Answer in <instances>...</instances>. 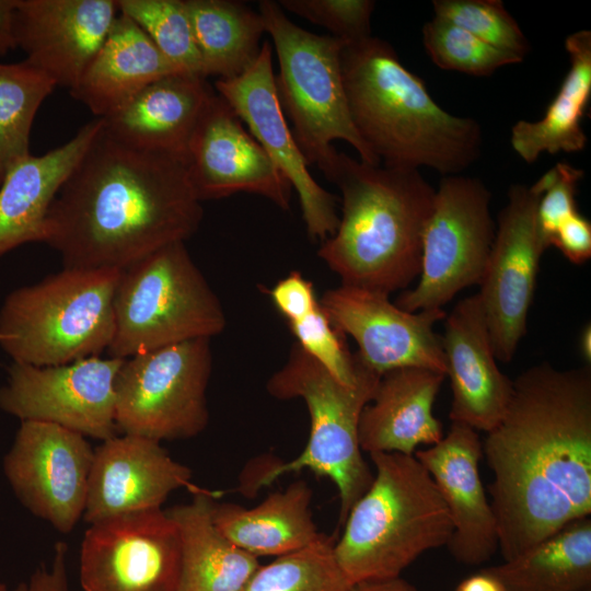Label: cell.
Returning <instances> with one entry per match:
<instances>
[{
    "instance_id": "ba28073f",
    "label": "cell",
    "mask_w": 591,
    "mask_h": 591,
    "mask_svg": "<svg viewBox=\"0 0 591 591\" xmlns=\"http://www.w3.org/2000/svg\"><path fill=\"white\" fill-rule=\"evenodd\" d=\"M258 12L278 57L277 96L309 165L322 172L337 153L334 140L348 142L361 162L380 165L350 116L340 61L346 42L300 27L278 2L263 0Z\"/></svg>"
},
{
    "instance_id": "c3c4849f",
    "label": "cell",
    "mask_w": 591,
    "mask_h": 591,
    "mask_svg": "<svg viewBox=\"0 0 591 591\" xmlns=\"http://www.w3.org/2000/svg\"><path fill=\"white\" fill-rule=\"evenodd\" d=\"M581 591H591V588H588V589H584V590H581Z\"/></svg>"
},
{
    "instance_id": "836d02e7",
    "label": "cell",
    "mask_w": 591,
    "mask_h": 591,
    "mask_svg": "<svg viewBox=\"0 0 591 591\" xmlns=\"http://www.w3.org/2000/svg\"><path fill=\"white\" fill-rule=\"evenodd\" d=\"M116 2L118 11L130 18L175 67L204 78L185 0Z\"/></svg>"
},
{
    "instance_id": "7402d4cb",
    "label": "cell",
    "mask_w": 591,
    "mask_h": 591,
    "mask_svg": "<svg viewBox=\"0 0 591 591\" xmlns=\"http://www.w3.org/2000/svg\"><path fill=\"white\" fill-rule=\"evenodd\" d=\"M440 337L452 390L451 421L491 431L506 413L513 381L496 363L478 293L457 302Z\"/></svg>"
},
{
    "instance_id": "b9f144b4",
    "label": "cell",
    "mask_w": 591,
    "mask_h": 591,
    "mask_svg": "<svg viewBox=\"0 0 591 591\" xmlns=\"http://www.w3.org/2000/svg\"><path fill=\"white\" fill-rule=\"evenodd\" d=\"M67 553L66 543H56L50 565L43 564L37 567L31 577L13 591H69Z\"/></svg>"
},
{
    "instance_id": "6da1fadb",
    "label": "cell",
    "mask_w": 591,
    "mask_h": 591,
    "mask_svg": "<svg viewBox=\"0 0 591 591\" xmlns=\"http://www.w3.org/2000/svg\"><path fill=\"white\" fill-rule=\"evenodd\" d=\"M498 549L510 560L591 514V368L542 362L513 381L483 443Z\"/></svg>"
},
{
    "instance_id": "7c38bea8",
    "label": "cell",
    "mask_w": 591,
    "mask_h": 591,
    "mask_svg": "<svg viewBox=\"0 0 591 591\" xmlns=\"http://www.w3.org/2000/svg\"><path fill=\"white\" fill-rule=\"evenodd\" d=\"M123 361L96 356L51 367L12 362L0 408L21 421L49 422L104 441L118 432L115 379Z\"/></svg>"
},
{
    "instance_id": "4316f807",
    "label": "cell",
    "mask_w": 591,
    "mask_h": 591,
    "mask_svg": "<svg viewBox=\"0 0 591 591\" xmlns=\"http://www.w3.org/2000/svg\"><path fill=\"white\" fill-rule=\"evenodd\" d=\"M220 495L201 488L192 501L165 510L179 536L178 591H244L260 566L216 528L213 498Z\"/></svg>"
},
{
    "instance_id": "2e32d148",
    "label": "cell",
    "mask_w": 591,
    "mask_h": 591,
    "mask_svg": "<svg viewBox=\"0 0 591 591\" xmlns=\"http://www.w3.org/2000/svg\"><path fill=\"white\" fill-rule=\"evenodd\" d=\"M390 294L340 285L318 300L331 324L358 345L359 359L384 373L407 367L445 374L441 337L433 326L445 318L443 309L408 312L392 303Z\"/></svg>"
},
{
    "instance_id": "30bf717a",
    "label": "cell",
    "mask_w": 591,
    "mask_h": 591,
    "mask_svg": "<svg viewBox=\"0 0 591 591\" xmlns=\"http://www.w3.org/2000/svg\"><path fill=\"white\" fill-rule=\"evenodd\" d=\"M210 338H195L124 359L115 379L118 432L157 441L189 439L209 421Z\"/></svg>"
},
{
    "instance_id": "cb8c5ba5",
    "label": "cell",
    "mask_w": 591,
    "mask_h": 591,
    "mask_svg": "<svg viewBox=\"0 0 591 591\" xmlns=\"http://www.w3.org/2000/svg\"><path fill=\"white\" fill-rule=\"evenodd\" d=\"M213 93L201 77L169 74L102 118L104 129L129 147L186 158L193 130Z\"/></svg>"
},
{
    "instance_id": "ab89813d",
    "label": "cell",
    "mask_w": 591,
    "mask_h": 591,
    "mask_svg": "<svg viewBox=\"0 0 591 591\" xmlns=\"http://www.w3.org/2000/svg\"><path fill=\"white\" fill-rule=\"evenodd\" d=\"M269 296L288 324L306 317L320 305L313 283L297 270L279 280Z\"/></svg>"
},
{
    "instance_id": "1f68e13d",
    "label": "cell",
    "mask_w": 591,
    "mask_h": 591,
    "mask_svg": "<svg viewBox=\"0 0 591 591\" xmlns=\"http://www.w3.org/2000/svg\"><path fill=\"white\" fill-rule=\"evenodd\" d=\"M56 86L25 60L0 63V185L13 166L31 154L33 121Z\"/></svg>"
},
{
    "instance_id": "83f0119b",
    "label": "cell",
    "mask_w": 591,
    "mask_h": 591,
    "mask_svg": "<svg viewBox=\"0 0 591 591\" xmlns=\"http://www.w3.org/2000/svg\"><path fill=\"white\" fill-rule=\"evenodd\" d=\"M312 489L303 479L282 491L271 493L258 506L247 509L236 503L213 505L216 528L241 549L259 556H282L302 549L323 533L312 519Z\"/></svg>"
},
{
    "instance_id": "f35d334b",
    "label": "cell",
    "mask_w": 591,
    "mask_h": 591,
    "mask_svg": "<svg viewBox=\"0 0 591 591\" xmlns=\"http://www.w3.org/2000/svg\"><path fill=\"white\" fill-rule=\"evenodd\" d=\"M583 171L560 162L534 184L542 193L536 209V229L545 250L553 245L561 223L577 210L576 195Z\"/></svg>"
},
{
    "instance_id": "277c9868",
    "label": "cell",
    "mask_w": 591,
    "mask_h": 591,
    "mask_svg": "<svg viewBox=\"0 0 591 591\" xmlns=\"http://www.w3.org/2000/svg\"><path fill=\"white\" fill-rule=\"evenodd\" d=\"M341 193L335 233L317 255L341 285L390 294L420 274L436 189L419 170L370 165L344 152L322 171Z\"/></svg>"
},
{
    "instance_id": "8d00e7d4",
    "label": "cell",
    "mask_w": 591,
    "mask_h": 591,
    "mask_svg": "<svg viewBox=\"0 0 591 591\" xmlns=\"http://www.w3.org/2000/svg\"><path fill=\"white\" fill-rule=\"evenodd\" d=\"M288 326L297 344L334 378L346 385L355 384L358 375L356 355L349 351L345 335L331 324L321 305Z\"/></svg>"
},
{
    "instance_id": "f1b7e54d",
    "label": "cell",
    "mask_w": 591,
    "mask_h": 591,
    "mask_svg": "<svg viewBox=\"0 0 591 591\" xmlns=\"http://www.w3.org/2000/svg\"><path fill=\"white\" fill-rule=\"evenodd\" d=\"M570 68L544 116L519 120L511 130V146L526 163L543 152L572 153L583 150L587 136L581 119L591 97V32L570 34L565 40Z\"/></svg>"
},
{
    "instance_id": "d6986e66",
    "label": "cell",
    "mask_w": 591,
    "mask_h": 591,
    "mask_svg": "<svg viewBox=\"0 0 591 591\" xmlns=\"http://www.w3.org/2000/svg\"><path fill=\"white\" fill-rule=\"evenodd\" d=\"M192 471L173 460L160 441L114 436L94 450L83 519L95 523L109 518L161 509L181 488H201L190 482Z\"/></svg>"
},
{
    "instance_id": "ac0fdd59",
    "label": "cell",
    "mask_w": 591,
    "mask_h": 591,
    "mask_svg": "<svg viewBox=\"0 0 591 591\" xmlns=\"http://www.w3.org/2000/svg\"><path fill=\"white\" fill-rule=\"evenodd\" d=\"M186 164L200 201L248 193L290 208V183L216 91L193 130Z\"/></svg>"
},
{
    "instance_id": "d4e9b609",
    "label": "cell",
    "mask_w": 591,
    "mask_h": 591,
    "mask_svg": "<svg viewBox=\"0 0 591 591\" xmlns=\"http://www.w3.org/2000/svg\"><path fill=\"white\" fill-rule=\"evenodd\" d=\"M103 126L96 118L63 144L42 155H27L0 185V257L32 242L45 240L50 205Z\"/></svg>"
},
{
    "instance_id": "7dc6e473",
    "label": "cell",
    "mask_w": 591,
    "mask_h": 591,
    "mask_svg": "<svg viewBox=\"0 0 591 591\" xmlns=\"http://www.w3.org/2000/svg\"><path fill=\"white\" fill-rule=\"evenodd\" d=\"M0 591H9L7 586L2 582H0Z\"/></svg>"
},
{
    "instance_id": "74e56055",
    "label": "cell",
    "mask_w": 591,
    "mask_h": 591,
    "mask_svg": "<svg viewBox=\"0 0 591 591\" xmlns=\"http://www.w3.org/2000/svg\"><path fill=\"white\" fill-rule=\"evenodd\" d=\"M278 4L311 23L328 30L346 43L371 36V0H280Z\"/></svg>"
},
{
    "instance_id": "bcb514c9",
    "label": "cell",
    "mask_w": 591,
    "mask_h": 591,
    "mask_svg": "<svg viewBox=\"0 0 591 591\" xmlns=\"http://www.w3.org/2000/svg\"><path fill=\"white\" fill-rule=\"evenodd\" d=\"M580 351L588 364L591 362V327L590 324L586 325L580 334Z\"/></svg>"
},
{
    "instance_id": "8992f818",
    "label": "cell",
    "mask_w": 591,
    "mask_h": 591,
    "mask_svg": "<svg viewBox=\"0 0 591 591\" xmlns=\"http://www.w3.org/2000/svg\"><path fill=\"white\" fill-rule=\"evenodd\" d=\"M358 375L346 385L309 356L297 343L285 364L267 381L269 395L286 401L301 398L310 414L311 429L304 450L286 463L256 466L253 476H244L239 490L255 494L277 478L303 468L331 478L338 490V529L355 502L367 491L373 473L361 454L359 418L371 401L381 375L368 368L355 352Z\"/></svg>"
},
{
    "instance_id": "5b68a950",
    "label": "cell",
    "mask_w": 591,
    "mask_h": 591,
    "mask_svg": "<svg viewBox=\"0 0 591 591\" xmlns=\"http://www.w3.org/2000/svg\"><path fill=\"white\" fill-rule=\"evenodd\" d=\"M370 457L373 480L350 509L334 545L352 586L401 577L421 554L447 546L453 532L449 511L415 455L376 452Z\"/></svg>"
},
{
    "instance_id": "603a6c76",
    "label": "cell",
    "mask_w": 591,
    "mask_h": 591,
    "mask_svg": "<svg viewBox=\"0 0 591 591\" xmlns=\"http://www.w3.org/2000/svg\"><path fill=\"white\" fill-rule=\"evenodd\" d=\"M444 378L442 372L417 367L381 375L359 418L361 451L414 455L418 445L441 440L442 424L432 409Z\"/></svg>"
},
{
    "instance_id": "484cf974",
    "label": "cell",
    "mask_w": 591,
    "mask_h": 591,
    "mask_svg": "<svg viewBox=\"0 0 591 591\" xmlns=\"http://www.w3.org/2000/svg\"><path fill=\"white\" fill-rule=\"evenodd\" d=\"M178 72L183 71L118 11L97 54L69 92L97 118H106L150 83Z\"/></svg>"
},
{
    "instance_id": "f6af8a7d",
    "label": "cell",
    "mask_w": 591,
    "mask_h": 591,
    "mask_svg": "<svg viewBox=\"0 0 591 591\" xmlns=\"http://www.w3.org/2000/svg\"><path fill=\"white\" fill-rule=\"evenodd\" d=\"M351 591H418L401 577L354 584Z\"/></svg>"
},
{
    "instance_id": "e0dca14e",
    "label": "cell",
    "mask_w": 591,
    "mask_h": 591,
    "mask_svg": "<svg viewBox=\"0 0 591 591\" xmlns=\"http://www.w3.org/2000/svg\"><path fill=\"white\" fill-rule=\"evenodd\" d=\"M215 88L297 192L309 237L323 242L332 236L339 223L336 196L310 174L288 126L277 96L271 45L264 42L246 71L233 79H217Z\"/></svg>"
},
{
    "instance_id": "4dcf8cb0",
    "label": "cell",
    "mask_w": 591,
    "mask_h": 591,
    "mask_svg": "<svg viewBox=\"0 0 591 591\" xmlns=\"http://www.w3.org/2000/svg\"><path fill=\"white\" fill-rule=\"evenodd\" d=\"M185 4L205 79H233L253 65L266 32L258 11L232 0H185Z\"/></svg>"
},
{
    "instance_id": "60d3db41",
    "label": "cell",
    "mask_w": 591,
    "mask_h": 591,
    "mask_svg": "<svg viewBox=\"0 0 591 591\" xmlns=\"http://www.w3.org/2000/svg\"><path fill=\"white\" fill-rule=\"evenodd\" d=\"M553 245L573 264H582L591 257V224L578 211L559 227Z\"/></svg>"
},
{
    "instance_id": "3957f363",
    "label": "cell",
    "mask_w": 591,
    "mask_h": 591,
    "mask_svg": "<svg viewBox=\"0 0 591 591\" xmlns=\"http://www.w3.org/2000/svg\"><path fill=\"white\" fill-rule=\"evenodd\" d=\"M340 61L352 123L384 166H426L447 176L478 158L479 124L443 109L387 42L369 36L346 43Z\"/></svg>"
},
{
    "instance_id": "52a82bcc",
    "label": "cell",
    "mask_w": 591,
    "mask_h": 591,
    "mask_svg": "<svg viewBox=\"0 0 591 591\" xmlns=\"http://www.w3.org/2000/svg\"><path fill=\"white\" fill-rule=\"evenodd\" d=\"M121 270L63 267L9 293L0 309V348L12 362L67 364L107 350Z\"/></svg>"
},
{
    "instance_id": "d6a6232c",
    "label": "cell",
    "mask_w": 591,
    "mask_h": 591,
    "mask_svg": "<svg viewBox=\"0 0 591 591\" xmlns=\"http://www.w3.org/2000/svg\"><path fill=\"white\" fill-rule=\"evenodd\" d=\"M335 537L315 543L259 566L244 591H351L335 554Z\"/></svg>"
},
{
    "instance_id": "4fadbf2b",
    "label": "cell",
    "mask_w": 591,
    "mask_h": 591,
    "mask_svg": "<svg viewBox=\"0 0 591 591\" xmlns=\"http://www.w3.org/2000/svg\"><path fill=\"white\" fill-rule=\"evenodd\" d=\"M542 193L512 185L497 229L478 293L496 359L509 362L526 333L540 260L546 251L536 229Z\"/></svg>"
},
{
    "instance_id": "5bb4252c",
    "label": "cell",
    "mask_w": 591,
    "mask_h": 591,
    "mask_svg": "<svg viewBox=\"0 0 591 591\" xmlns=\"http://www.w3.org/2000/svg\"><path fill=\"white\" fill-rule=\"evenodd\" d=\"M181 546L165 510L91 523L80 549L83 591H178Z\"/></svg>"
},
{
    "instance_id": "f546056e",
    "label": "cell",
    "mask_w": 591,
    "mask_h": 591,
    "mask_svg": "<svg viewBox=\"0 0 591 591\" xmlns=\"http://www.w3.org/2000/svg\"><path fill=\"white\" fill-rule=\"evenodd\" d=\"M505 591L591 588V519L573 520L517 557L484 569Z\"/></svg>"
},
{
    "instance_id": "7a4b0ae2",
    "label": "cell",
    "mask_w": 591,
    "mask_h": 591,
    "mask_svg": "<svg viewBox=\"0 0 591 591\" xmlns=\"http://www.w3.org/2000/svg\"><path fill=\"white\" fill-rule=\"evenodd\" d=\"M202 215L185 157L129 147L103 123L49 207L44 243L63 267L124 270L185 242Z\"/></svg>"
},
{
    "instance_id": "ffe728a7",
    "label": "cell",
    "mask_w": 591,
    "mask_h": 591,
    "mask_svg": "<svg viewBox=\"0 0 591 591\" xmlns=\"http://www.w3.org/2000/svg\"><path fill=\"white\" fill-rule=\"evenodd\" d=\"M118 14L113 0H19L16 40L25 61L72 90Z\"/></svg>"
},
{
    "instance_id": "9c48e42d",
    "label": "cell",
    "mask_w": 591,
    "mask_h": 591,
    "mask_svg": "<svg viewBox=\"0 0 591 591\" xmlns=\"http://www.w3.org/2000/svg\"><path fill=\"white\" fill-rule=\"evenodd\" d=\"M222 304L185 242L169 244L121 270L114 298L112 358L223 332Z\"/></svg>"
},
{
    "instance_id": "d590c367",
    "label": "cell",
    "mask_w": 591,
    "mask_h": 591,
    "mask_svg": "<svg viewBox=\"0 0 591 591\" xmlns=\"http://www.w3.org/2000/svg\"><path fill=\"white\" fill-rule=\"evenodd\" d=\"M434 16L448 20L506 53L524 59L530 44L499 0H434Z\"/></svg>"
},
{
    "instance_id": "ee69618b",
    "label": "cell",
    "mask_w": 591,
    "mask_h": 591,
    "mask_svg": "<svg viewBox=\"0 0 591 591\" xmlns=\"http://www.w3.org/2000/svg\"><path fill=\"white\" fill-rule=\"evenodd\" d=\"M455 591H505L501 583L491 575L482 569L463 579Z\"/></svg>"
},
{
    "instance_id": "9a60e30c",
    "label": "cell",
    "mask_w": 591,
    "mask_h": 591,
    "mask_svg": "<svg viewBox=\"0 0 591 591\" xmlns=\"http://www.w3.org/2000/svg\"><path fill=\"white\" fill-rule=\"evenodd\" d=\"M93 455L83 434L24 420L3 457V473L30 512L67 534L83 517Z\"/></svg>"
},
{
    "instance_id": "44dd1931",
    "label": "cell",
    "mask_w": 591,
    "mask_h": 591,
    "mask_svg": "<svg viewBox=\"0 0 591 591\" xmlns=\"http://www.w3.org/2000/svg\"><path fill=\"white\" fill-rule=\"evenodd\" d=\"M416 459L430 474L453 525L448 548L453 558L477 566L498 551L497 522L479 474L483 443L473 428L452 422L448 433Z\"/></svg>"
},
{
    "instance_id": "e575fe53",
    "label": "cell",
    "mask_w": 591,
    "mask_h": 591,
    "mask_svg": "<svg viewBox=\"0 0 591 591\" xmlns=\"http://www.w3.org/2000/svg\"><path fill=\"white\" fill-rule=\"evenodd\" d=\"M422 43L437 67L470 76H490L503 66L523 60L437 16L424 25Z\"/></svg>"
},
{
    "instance_id": "8fae6325",
    "label": "cell",
    "mask_w": 591,
    "mask_h": 591,
    "mask_svg": "<svg viewBox=\"0 0 591 591\" xmlns=\"http://www.w3.org/2000/svg\"><path fill=\"white\" fill-rule=\"evenodd\" d=\"M490 199L477 178L447 175L440 181L422 235L419 281L398 296V308L442 309L463 289L480 283L496 231Z\"/></svg>"
},
{
    "instance_id": "7bdbcfd3",
    "label": "cell",
    "mask_w": 591,
    "mask_h": 591,
    "mask_svg": "<svg viewBox=\"0 0 591 591\" xmlns=\"http://www.w3.org/2000/svg\"><path fill=\"white\" fill-rule=\"evenodd\" d=\"M19 0H0V55L18 48L16 8Z\"/></svg>"
}]
</instances>
